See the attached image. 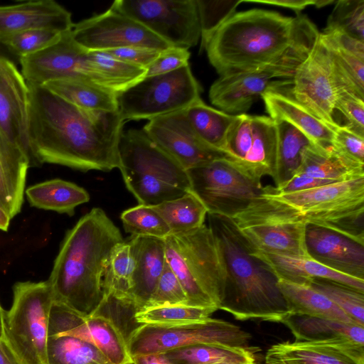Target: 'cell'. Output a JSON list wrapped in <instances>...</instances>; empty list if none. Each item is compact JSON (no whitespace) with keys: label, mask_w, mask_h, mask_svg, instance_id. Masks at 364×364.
<instances>
[{"label":"cell","mask_w":364,"mask_h":364,"mask_svg":"<svg viewBox=\"0 0 364 364\" xmlns=\"http://www.w3.org/2000/svg\"><path fill=\"white\" fill-rule=\"evenodd\" d=\"M118 151L124 183L139 204L156 205L191 191L186 171L143 129L123 131Z\"/></svg>","instance_id":"obj_6"},{"label":"cell","mask_w":364,"mask_h":364,"mask_svg":"<svg viewBox=\"0 0 364 364\" xmlns=\"http://www.w3.org/2000/svg\"><path fill=\"white\" fill-rule=\"evenodd\" d=\"M280 323L291 332L295 341L344 339L364 346V328L331 319L289 314Z\"/></svg>","instance_id":"obj_29"},{"label":"cell","mask_w":364,"mask_h":364,"mask_svg":"<svg viewBox=\"0 0 364 364\" xmlns=\"http://www.w3.org/2000/svg\"><path fill=\"white\" fill-rule=\"evenodd\" d=\"M142 129L154 144L186 171L216 159L228 157L198 136L184 109L151 119Z\"/></svg>","instance_id":"obj_19"},{"label":"cell","mask_w":364,"mask_h":364,"mask_svg":"<svg viewBox=\"0 0 364 364\" xmlns=\"http://www.w3.org/2000/svg\"><path fill=\"white\" fill-rule=\"evenodd\" d=\"M53 293L47 281L19 282L4 312V339L20 364H48L47 343Z\"/></svg>","instance_id":"obj_8"},{"label":"cell","mask_w":364,"mask_h":364,"mask_svg":"<svg viewBox=\"0 0 364 364\" xmlns=\"http://www.w3.org/2000/svg\"><path fill=\"white\" fill-rule=\"evenodd\" d=\"M87 58L102 86L117 94L145 77V68L118 60L105 51L87 50Z\"/></svg>","instance_id":"obj_37"},{"label":"cell","mask_w":364,"mask_h":364,"mask_svg":"<svg viewBox=\"0 0 364 364\" xmlns=\"http://www.w3.org/2000/svg\"><path fill=\"white\" fill-rule=\"evenodd\" d=\"M62 33L42 28L27 29L0 35V44L20 58L46 48Z\"/></svg>","instance_id":"obj_45"},{"label":"cell","mask_w":364,"mask_h":364,"mask_svg":"<svg viewBox=\"0 0 364 364\" xmlns=\"http://www.w3.org/2000/svg\"><path fill=\"white\" fill-rule=\"evenodd\" d=\"M30 163L29 156L0 132V205L11 219L22 208Z\"/></svg>","instance_id":"obj_27"},{"label":"cell","mask_w":364,"mask_h":364,"mask_svg":"<svg viewBox=\"0 0 364 364\" xmlns=\"http://www.w3.org/2000/svg\"><path fill=\"white\" fill-rule=\"evenodd\" d=\"M4 310L2 309L0 304V339H4Z\"/></svg>","instance_id":"obj_60"},{"label":"cell","mask_w":364,"mask_h":364,"mask_svg":"<svg viewBox=\"0 0 364 364\" xmlns=\"http://www.w3.org/2000/svg\"><path fill=\"white\" fill-rule=\"evenodd\" d=\"M170 229L171 235L190 231L204 224L208 210L191 191L181 197L152 205Z\"/></svg>","instance_id":"obj_36"},{"label":"cell","mask_w":364,"mask_h":364,"mask_svg":"<svg viewBox=\"0 0 364 364\" xmlns=\"http://www.w3.org/2000/svg\"><path fill=\"white\" fill-rule=\"evenodd\" d=\"M87 52L74 40L70 30L46 48L20 58L21 73L27 84L35 86L61 78H77L102 87L87 59Z\"/></svg>","instance_id":"obj_17"},{"label":"cell","mask_w":364,"mask_h":364,"mask_svg":"<svg viewBox=\"0 0 364 364\" xmlns=\"http://www.w3.org/2000/svg\"><path fill=\"white\" fill-rule=\"evenodd\" d=\"M48 336H71L97 348L112 364H132L124 334L108 316L85 315L53 301Z\"/></svg>","instance_id":"obj_15"},{"label":"cell","mask_w":364,"mask_h":364,"mask_svg":"<svg viewBox=\"0 0 364 364\" xmlns=\"http://www.w3.org/2000/svg\"><path fill=\"white\" fill-rule=\"evenodd\" d=\"M73 24L71 14L53 0L0 6V35L32 28L64 33Z\"/></svg>","instance_id":"obj_23"},{"label":"cell","mask_w":364,"mask_h":364,"mask_svg":"<svg viewBox=\"0 0 364 364\" xmlns=\"http://www.w3.org/2000/svg\"><path fill=\"white\" fill-rule=\"evenodd\" d=\"M188 50L171 47L161 51L159 55L146 68L145 77L171 73L188 65Z\"/></svg>","instance_id":"obj_50"},{"label":"cell","mask_w":364,"mask_h":364,"mask_svg":"<svg viewBox=\"0 0 364 364\" xmlns=\"http://www.w3.org/2000/svg\"><path fill=\"white\" fill-rule=\"evenodd\" d=\"M340 307L358 325H364V293L345 284L314 279L309 284Z\"/></svg>","instance_id":"obj_42"},{"label":"cell","mask_w":364,"mask_h":364,"mask_svg":"<svg viewBox=\"0 0 364 364\" xmlns=\"http://www.w3.org/2000/svg\"><path fill=\"white\" fill-rule=\"evenodd\" d=\"M132 364H169L163 353H151L132 358Z\"/></svg>","instance_id":"obj_56"},{"label":"cell","mask_w":364,"mask_h":364,"mask_svg":"<svg viewBox=\"0 0 364 364\" xmlns=\"http://www.w3.org/2000/svg\"><path fill=\"white\" fill-rule=\"evenodd\" d=\"M134 261L129 242H122L113 250L103 280V296L132 299Z\"/></svg>","instance_id":"obj_40"},{"label":"cell","mask_w":364,"mask_h":364,"mask_svg":"<svg viewBox=\"0 0 364 364\" xmlns=\"http://www.w3.org/2000/svg\"><path fill=\"white\" fill-rule=\"evenodd\" d=\"M25 193L31 206L69 215L74 214L77 206L90 200L85 189L59 178L32 185Z\"/></svg>","instance_id":"obj_31"},{"label":"cell","mask_w":364,"mask_h":364,"mask_svg":"<svg viewBox=\"0 0 364 364\" xmlns=\"http://www.w3.org/2000/svg\"><path fill=\"white\" fill-rule=\"evenodd\" d=\"M291 83L289 80L278 81L261 95L269 117L292 125L316 146H332L336 129L317 118L292 96Z\"/></svg>","instance_id":"obj_22"},{"label":"cell","mask_w":364,"mask_h":364,"mask_svg":"<svg viewBox=\"0 0 364 364\" xmlns=\"http://www.w3.org/2000/svg\"><path fill=\"white\" fill-rule=\"evenodd\" d=\"M255 253L271 267L279 279L306 285L314 279H324L364 293V280L338 272L309 257L269 254L256 250Z\"/></svg>","instance_id":"obj_25"},{"label":"cell","mask_w":364,"mask_h":364,"mask_svg":"<svg viewBox=\"0 0 364 364\" xmlns=\"http://www.w3.org/2000/svg\"><path fill=\"white\" fill-rule=\"evenodd\" d=\"M334 0H315L314 6L316 8H321L328 6L331 4L335 3Z\"/></svg>","instance_id":"obj_59"},{"label":"cell","mask_w":364,"mask_h":364,"mask_svg":"<svg viewBox=\"0 0 364 364\" xmlns=\"http://www.w3.org/2000/svg\"><path fill=\"white\" fill-rule=\"evenodd\" d=\"M251 334L230 322L206 320L171 326L140 325L127 338L132 358L199 344L246 348Z\"/></svg>","instance_id":"obj_11"},{"label":"cell","mask_w":364,"mask_h":364,"mask_svg":"<svg viewBox=\"0 0 364 364\" xmlns=\"http://www.w3.org/2000/svg\"><path fill=\"white\" fill-rule=\"evenodd\" d=\"M308 256L343 274L364 280V243L328 228L306 225Z\"/></svg>","instance_id":"obj_20"},{"label":"cell","mask_w":364,"mask_h":364,"mask_svg":"<svg viewBox=\"0 0 364 364\" xmlns=\"http://www.w3.org/2000/svg\"><path fill=\"white\" fill-rule=\"evenodd\" d=\"M316 41L302 45L264 67L220 76L209 90L211 103L230 114H245L258 97L278 82L272 79L293 77L296 68L310 53Z\"/></svg>","instance_id":"obj_12"},{"label":"cell","mask_w":364,"mask_h":364,"mask_svg":"<svg viewBox=\"0 0 364 364\" xmlns=\"http://www.w3.org/2000/svg\"><path fill=\"white\" fill-rule=\"evenodd\" d=\"M200 28L201 48L232 14L242 0H196Z\"/></svg>","instance_id":"obj_46"},{"label":"cell","mask_w":364,"mask_h":364,"mask_svg":"<svg viewBox=\"0 0 364 364\" xmlns=\"http://www.w3.org/2000/svg\"><path fill=\"white\" fill-rule=\"evenodd\" d=\"M184 112L198 136L207 145L223 152L228 136L238 114H230L211 107L201 98L190 105Z\"/></svg>","instance_id":"obj_33"},{"label":"cell","mask_w":364,"mask_h":364,"mask_svg":"<svg viewBox=\"0 0 364 364\" xmlns=\"http://www.w3.org/2000/svg\"><path fill=\"white\" fill-rule=\"evenodd\" d=\"M169 364H214L230 363L252 364L255 358L247 348L199 344L174 348L162 353Z\"/></svg>","instance_id":"obj_35"},{"label":"cell","mask_w":364,"mask_h":364,"mask_svg":"<svg viewBox=\"0 0 364 364\" xmlns=\"http://www.w3.org/2000/svg\"><path fill=\"white\" fill-rule=\"evenodd\" d=\"M336 31L364 42V0H338L323 31Z\"/></svg>","instance_id":"obj_44"},{"label":"cell","mask_w":364,"mask_h":364,"mask_svg":"<svg viewBox=\"0 0 364 364\" xmlns=\"http://www.w3.org/2000/svg\"><path fill=\"white\" fill-rule=\"evenodd\" d=\"M105 52L118 60L146 69L161 51L140 46H129Z\"/></svg>","instance_id":"obj_52"},{"label":"cell","mask_w":364,"mask_h":364,"mask_svg":"<svg viewBox=\"0 0 364 364\" xmlns=\"http://www.w3.org/2000/svg\"><path fill=\"white\" fill-rule=\"evenodd\" d=\"M291 80L292 96L320 120L334 129L338 128L334 109L336 92L331 75V58L320 36Z\"/></svg>","instance_id":"obj_18"},{"label":"cell","mask_w":364,"mask_h":364,"mask_svg":"<svg viewBox=\"0 0 364 364\" xmlns=\"http://www.w3.org/2000/svg\"><path fill=\"white\" fill-rule=\"evenodd\" d=\"M129 242L134 261L131 295L139 310L147 304L163 272L166 262L165 240L133 236Z\"/></svg>","instance_id":"obj_24"},{"label":"cell","mask_w":364,"mask_h":364,"mask_svg":"<svg viewBox=\"0 0 364 364\" xmlns=\"http://www.w3.org/2000/svg\"><path fill=\"white\" fill-rule=\"evenodd\" d=\"M74 40L88 51L140 46L163 51L171 46L142 24L110 7L105 12L74 23Z\"/></svg>","instance_id":"obj_16"},{"label":"cell","mask_w":364,"mask_h":364,"mask_svg":"<svg viewBox=\"0 0 364 364\" xmlns=\"http://www.w3.org/2000/svg\"><path fill=\"white\" fill-rule=\"evenodd\" d=\"M110 7L138 21L171 47L188 50L200 38L196 0H116Z\"/></svg>","instance_id":"obj_13"},{"label":"cell","mask_w":364,"mask_h":364,"mask_svg":"<svg viewBox=\"0 0 364 364\" xmlns=\"http://www.w3.org/2000/svg\"><path fill=\"white\" fill-rule=\"evenodd\" d=\"M237 225L302 223L333 230L364 243V177L290 192L263 186Z\"/></svg>","instance_id":"obj_4"},{"label":"cell","mask_w":364,"mask_h":364,"mask_svg":"<svg viewBox=\"0 0 364 364\" xmlns=\"http://www.w3.org/2000/svg\"><path fill=\"white\" fill-rule=\"evenodd\" d=\"M0 77L9 85L20 103L26 108L28 85L16 65L1 54Z\"/></svg>","instance_id":"obj_51"},{"label":"cell","mask_w":364,"mask_h":364,"mask_svg":"<svg viewBox=\"0 0 364 364\" xmlns=\"http://www.w3.org/2000/svg\"><path fill=\"white\" fill-rule=\"evenodd\" d=\"M334 109L335 120L337 112L346 119L341 127L364 136V100L346 92H337Z\"/></svg>","instance_id":"obj_48"},{"label":"cell","mask_w":364,"mask_h":364,"mask_svg":"<svg viewBox=\"0 0 364 364\" xmlns=\"http://www.w3.org/2000/svg\"><path fill=\"white\" fill-rule=\"evenodd\" d=\"M42 87L84 109L118 111L117 93L83 80L61 78L49 81Z\"/></svg>","instance_id":"obj_32"},{"label":"cell","mask_w":364,"mask_h":364,"mask_svg":"<svg viewBox=\"0 0 364 364\" xmlns=\"http://www.w3.org/2000/svg\"><path fill=\"white\" fill-rule=\"evenodd\" d=\"M0 364H20L4 339H0Z\"/></svg>","instance_id":"obj_57"},{"label":"cell","mask_w":364,"mask_h":364,"mask_svg":"<svg viewBox=\"0 0 364 364\" xmlns=\"http://www.w3.org/2000/svg\"><path fill=\"white\" fill-rule=\"evenodd\" d=\"M217 310L215 306L162 305L139 309L134 317L140 325L171 326L206 320Z\"/></svg>","instance_id":"obj_41"},{"label":"cell","mask_w":364,"mask_h":364,"mask_svg":"<svg viewBox=\"0 0 364 364\" xmlns=\"http://www.w3.org/2000/svg\"><path fill=\"white\" fill-rule=\"evenodd\" d=\"M0 132L30 157L26 108L20 103L9 85L1 77Z\"/></svg>","instance_id":"obj_38"},{"label":"cell","mask_w":364,"mask_h":364,"mask_svg":"<svg viewBox=\"0 0 364 364\" xmlns=\"http://www.w3.org/2000/svg\"><path fill=\"white\" fill-rule=\"evenodd\" d=\"M207 217L224 272L218 309L240 321L281 322L291 312L275 272L255 255L232 218L213 213Z\"/></svg>","instance_id":"obj_5"},{"label":"cell","mask_w":364,"mask_h":364,"mask_svg":"<svg viewBox=\"0 0 364 364\" xmlns=\"http://www.w3.org/2000/svg\"><path fill=\"white\" fill-rule=\"evenodd\" d=\"M191 191L208 213L233 218L246 210L262 191L261 179L252 176L228 157L186 170Z\"/></svg>","instance_id":"obj_10"},{"label":"cell","mask_w":364,"mask_h":364,"mask_svg":"<svg viewBox=\"0 0 364 364\" xmlns=\"http://www.w3.org/2000/svg\"><path fill=\"white\" fill-rule=\"evenodd\" d=\"M124 242L105 212L94 208L69 230L48 279L53 301L89 316L103 299V280L111 255Z\"/></svg>","instance_id":"obj_3"},{"label":"cell","mask_w":364,"mask_h":364,"mask_svg":"<svg viewBox=\"0 0 364 364\" xmlns=\"http://www.w3.org/2000/svg\"><path fill=\"white\" fill-rule=\"evenodd\" d=\"M201 91L188 64L171 73L144 77L117 93L118 112L124 122L149 120L185 109L200 98Z\"/></svg>","instance_id":"obj_9"},{"label":"cell","mask_w":364,"mask_h":364,"mask_svg":"<svg viewBox=\"0 0 364 364\" xmlns=\"http://www.w3.org/2000/svg\"><path fill=\"white\" fill-rule=\"evenodd\" d=\"M237 227L247 242L259 252L309 257L305 246V224L262 223Z\"/></svg>","instance_id":"obj_26"},{"label":"cell","mask_w":364,"mask_h":364,"mask_svg":"<svg viewBox=\"0 0 364 364\" xmlns=\"http://www.w3.org/2000/svg\"><path fill=\"white\" fill-rule=\"evenodd\" d=\"M265 364H364V346L348 340L282 342L272 345Z\"/></svg>","instance_id":"obj_21"},{"label":"cell","mask_w":364,"mask_h":364,"mask_svg":"<svg viewBox=\"0 0 364 364\" xmlns=\"http://www.w3.org/2000/svg\"><path fill=\"white\" fill-rule=\"evenodd\" d=\"M48 364H112L94 346L71 336H48Z\"/></svg>","instance_id":"obj_39"},{"label":"cell","mask_w":364,"mask_h":364,"mask_svg":"<svg viewBox=\"0 0 364 364\" xmlns=\"http://www.w3.org/2000/svg\"><path fill=\"white\" fill-rule=\"evenodd\" d=\"M333 183L335 182L326 179L316 178L304 174H296L282 187L278 188H274L279 192L290 193L311 189Z\"/></svg>","instance_id":"obj_54"},{"label":"cell","mask_w":364,"mask_h":364,"mask_svg":"<svg viewBox=\"0 0 364 364\" xmlns=\"http://www.w3.org/2000/svg\"><path fill=\"white\" fill-rule=\"evenodd\" d=\"M252 364H257V363H253Z\"/></svg>","instance_id":"obj_62"},{"label":"cell","mask_w":364,"mask_h":364,"mask_svg":"<svg viewBox=\"0 0 364 364\" xmlns=\"http://www.w3.org/2000/svg\"><path fill=\"white\" fill-rule=\"evenodd\" d=\"M277 142L272 178L276 188L287 183L297 172L304 149L314 144L303 133L285 122H276Z\"/></svg>","instance_id":"obj_34"},{"label":"cell","mask_w":364,"mask_h":364,"mask_svg":"<svg viewBox=\"0 0 364 364\" xmlns=\"http://www.w3.org/2000/svg\"><path fill=\"white\" fill-rule=\"evenodd\" d=\"M277 126L269 117L238 114L223 152L254 177H272L275 167Z\"/></svg>","instance_id":"obj_14"},{"label":"cell","mask_w":364,"mask_h":364,"mask_svg":"<svg viewBox=\"0 0 364 364\" xmlns=\"http://www.w3.org/2000/svg\"><path fill=\"white\" fill-rule=\"evenodd\" d=\"M296 174L340 182L364 177V164L343 156L333 146L311 144L304 149Z\"/></svg>","instance_id":"obj_28"},{"label":"cell","mask_w":364,"mask_h":364,"mask_svg":"<svg viewBox=\"0 0 364 364\" xmlns=\"http://www.w3.org/2000/svg\"><path fill=\"white\" fill-rule=\"evenodd\" d=\"M319 33L306 15L289 17L252 9L232 14L201 48L223 76L264 67L294 49L316 41Z\"/></svg>","instance_id":"obj_2"},{"label":"cell","mask_w":364,"mask_h":364,"mask_svg":"<svg viewBox=\"0 0 364 364\" xmlns=\"http://www.w3.org/2000/svg\"><path fill=\"white\" fill-rule=\"evenodd\" d=\"M278 286L291 314L331 319L347 323H355L330 299L309 285L279 279Z\"/></svg>","instance_id":"obj_30"},{"label":"cell","mask_w":364,"mask_h":364,"mask_svg":"<svg viewBox=\"0 0 364 364\" xmlns=\"http://www.w3.org/2000/svg\"><path fill=\"white\" fill-rule=\"evenodd\" d=\"M242 2H252L290 9L300 14L306 7L314 5L315 0H242Z\"/></svg>","instance_id":"obj_55"},{"label":"cell","mask_w":364,"mask_h":364,"mask_svg":"<svg viewBox=\"0 0 364 364\" xmlns=\"http://www.w3.org/2000/svg\"><path fill=\"white\" fill-rule=\"evenodd\" d=\"M27 85L31 161L82 171L119 168L118 145L124 122L118 111L84 109L42 86Z\"/></svg>","instance_id":"obj_1"},{"label":"cell","mask_w":364,"mask_h":364,"mask_svg":"<svg viewBox=\"0 0 364 364\" xmlns=\"http://www.w3.org/2000/svg\"><path fill=\"white\" fill-rule=\"evenodd\" d=\"M176 304L188 305V297L178 278L166 262L156 287L144 308Z\"/></svg>","instance_id":"obj_47"},{"label":"cell","mask_w":364,"mask_h":364,"mask_svg":"<svg viewBox=\"0 0 364 364\" xmlns=\"http://www.w3.org/2000/svg\"><path fill=\"white\" fill-rule=\"evenodd\" d=\"M332 146L343 156L364 164V136L338 127L334 130Z\"/></svg>","instance_id":"obj_49"},{"label":"cell","mask_w":364,"mask_h":364,"mask_svg":"<svg viewBox=\"0 0 364 364\" xmlns=\"http://www.w3.org/2000/svg\"><path fill=\"white\" fill-rule=\"evenodd\" d=\"M11 218L7 212L0 205V230L6 231Z\"/></svg>","instance_id":"obj_58"},{"label":"cell","mask_w":364,"mask_h":364,"mask_svg":"<svg viewBox=\"0 0 364 364\" xmlns=\"http://www.w3.org/2000/svg\"><path fill=\"white\" fill-rule=\"evenodd\" d=\"M319 35L326 45L364 60V42L336 31H323Z\"/></svg>","instance_id":"obj_53"},{"label":"cell","mask_w":364,"mask_h":364,"mask_svg":"<svg viewBox=\"0 0 364 364\" xmlns=\"http://www.w3.org/2000/svg\"><path fill=\"white\" fill-rule=\"evenodd\" d=\"M166 259L181 283L188 305L215 306L221 302L224 272L208 226L171 234L165 239Z\"/></svg>","instance_id":"obj_7"},{"label":"cell","mask_w":364,"mask_h":364,"mask_svg":"<svg viewBox=\"0 0 364 364\" xmlns=\"http://www.w3.org/2000/svg\"><path fill=\"white\" fill-rule=\"evenodd\" d=\"M121 220L126 232L132 236L165 239L171 231L152 205L139 204L122 212Z\"/></svg>","instance_id":"obj_43"},{"label":"cell","mask_w":364,"mask_h":364,"mask_svg":"<svg viewBox=\"0 0 364 364\" xmlns=\"http://www.w3.org/2000/svg\"><path fill=\"white\" fill-rule=\"evenodd\" d=\"M214 364H237V363H214Z\"/></svg>","instance_id":"obj_61"}]
</instances>
